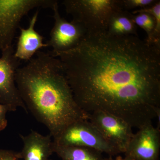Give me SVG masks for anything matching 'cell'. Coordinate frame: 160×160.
Returning a JSON list of instances; mask_svg holds the SVG:
<instances>
[{
    "instance_id": "obj_13",
    "label": "cell",
    "mask_w": 160,
    "mask_h": 160,
    "mask_svg": "<svg viewBox=\"0 0 160 160\" xmlns=\"http://www.w3.org/2000/svg\"><path fill=\"white\" fill-rule=\"evenodd\" d=\"M137 29V26L132 18V13L130 12L122 9L112 16L107 32L109 34L115 36H138Z\"/></svg>"
},
{
    "instance_id": "obj_12",
    "label": "cell",
    "mask_w": 160,
    "mask_h": 160,
    "mask_svg": "<svg viewBox=\"0 0 160 160\" xmlns=\"http://www.w3.org/2000/svg\"><path fill=\"white\" fill-rule=\"evenodd\" d=\"M160 9V2H158L151 7L139 9V13L132 14L136 26L146 32L147 42L160 47V20L154 15Z\"/></svg>"
},
{
    "instance_id": "obj_16",
    "label": "cell",
    "mask_w": 160,
    "mask_h": 160,
    "mask_svg": "<svg viewBox=\"0 0 160 160\" xmlns=\"http://www.w3.org/2000/svg\"><path fill=\"white\" fill-rule=\"evenodd\" d=\"M21 159L19 152L0 149V160H20Z\"/></svg>"
},
{
    "instance_id": "obj_7",
    "label": "cell",
    "mask_w": 160,
    "mask_h": 160,
    "mask_svg": "<svg viewBox=\"0 0 160 160\" xmlns=\"http://www.w3.org/2000/svg\"><path fill=\"white\" fill-rule=\"evenodd\" d=\"M0 57V103L8 107L9 111L22 108L28 112L20 96L15 82L16 72L20 60L14 55L13 45L1 52Z\"/></svg>"
},
{
    "instance_id": "obj_17",
    "label": "cell",
    "mask_w": 160,
    "mask_h": 160,
    "mask_svg": "<svg viewBox=\"0 0 160 160\" xmlns=\"http://www.w3.org/2000/svg\"><path fill=\"white\" fill-rule=\"evenodd\" d=\"M9 111L7 106L0 103V131H3L7 127L8 120L6 118V114Z\"/></svg>"
},
{
    "instance_id": "obj_14",
    "label": "cell",
    "mask_w": 160,
    "mask_h": 160,
    "mask_svg": "<svg viewBox=\"0 0 160 160\" xmlns=\"http://www.w3.org/2000/svg\"><path fill=\"white\" fill-rule=\"evenodd\" d=\"M53 153L61 160H104L103 153L86 147L59 146L53 142Z\"/></svg>"
},
{
    "instance_id": "obj_9",
    "label": "cell",
    "mask_w": 160,
    "mask_h": 160,
    "mask_svg": "<svg viewBox=\"0 0 160 160\" xmlns=\"http://www.w3.org/2000/svg\"><path fill=\"white\" fill-rule=\"evenodd\" d=\"M160 150V128L151 123L133 134L124 154L132 160H159Z\"/></svg>"
},
{
    "instance_id": "obj_8",
    "label": "cell",
    "mask_w": 160,
    "mask_h": 160,
    "mask_svg": "<svg viewBox=\"0 0 160 160\" xmlns=\"http://www.w3.org/2000/svg\"><path fill=\"white\" fill-rule=\"evenodd\" d=\"M52 10L54 26L46 43L52 49V54L69 51L78 45L86 35V31L82 25L72 20L69 22L62 17L57 4Z\"/></svg>"
},
{
    "instance_id": "obj_6",
    "label": "cell",
    "mask_w": 160,
    "mask_h": 160,
    "mask_svg": "<svg viewBox=\"0 0 160 160\" xmlns=\"http://www.w3.org/2000/svg\"><path fill=\"white\" fill-rule=\"evenodd\" d=\"M88 120L103 138L119 154L125 153L134 133L125 121L102 111L89 113Z\"/></svg>"
},
{
    "instance_id": "obj_3",
    "label": "cell",
    "mask_w": 160,
    "mask_h": 160,
    "mask_svg": "<svg viewBox=\"0 0 160 160\" xmlns=\"http://www.w3.org/2000/svg\"><path fill=\"white\" fill-rule=\"evenodd\" d=\"M62 3L72 21L82 25L86 33L107 31L112 16L124 9L122 0H64Z\"/></svg>"
},
{
    "instance_id": "obj_15",
    "label": "cell",
    "mask_w": 160,
    "mask_h": 160,
    "mask_svg": "<svg viewBox=\"0 0 160 160\" xmlns=\"http://www.w3.org/2000/svg\"><path fill=\"white\" fill-rule=\"evenodd\" d=\"M158 0H122L123 9L129 12L149 8Z\"/></svg>"
},
{
    "instance_id": "obj_10",
    "label": "cell",
    "mask_w": 160,
    "mask_h": 160,
    "mask_svg": "<svg viewBox=\"0 0 160 160\" xmlns=\"http://www.w3.org/2000/svg\"><path fill=\"white\" fill-rule=\"evenodd\" d=\"M38 14L37 11L33 14L28 28H19L20 34L14 50V55L20 61H29L40 49L48 47L46 43L43 42V37L35 29Z\"/></svg>"
},
{
    "instance_id": "obj_1",
    "label": "cell",
    "mask_w": 160,
    "mask_h": 160,
    "mask_svg": "<svg viewBox=\"0 0 160 160\" xmlns=\"http://www.w3.org/2000/svg\"><path fill=\"white\" fill-rule=\"evenodd\" d=\"M62 65L76 102L138 129L160 116V47L134 35L86 33L76 47L52 54Z\"/></svg>"
},
{
    "instance_id": "obj_4",
    "label": "cell",
    "mask_w": 160,
    "mask_h": 160,
    "mask_svg": "<svg viewBox=\"0 0 160 160\" xmlns=\"http://www.w3.org/2000/svg\"><path fill=\"white\" fill-rule=\"evenodd\" d=\"M56 0H0V52L12 46L22 18L36 8L52 9Z\"/></svg>"
},
{
    "instance_id": "obj_11",
    "label": "cell",
    "mask_w": 160,
    "mask_h": 160,
    "mask_svg": "<svg viewBox=\"0 0 160 160\" xmlns=\"http://www.w3.org/2000/svg\"><path fill=\"white\" fill-rule=\"evenodd\" d=\"M23 147L20 152L24 160H49L53 153V141L50 134L43 135L32 130L26 135H20Z\"/></svg>"
},
{
    "instance_id": "obj_5",
    "label": "cell",
    "mask_w": 160,
    "mask_h": 160,
    "mask_svg": "<svg viewBox=\"0 0 160 160\" xmlns=\"http://www.w3.org/2000/svg\"><path fill=\"white\" fill-rule=\"evenodd\" d=\"M52 141L59 146L94 149L109 157L119 154L88 120H79L71 123L52 138Z\"/></svg>"
},
{
    "instance_id": "obj_2",
    "label": "cell",
    "mask_w": 160,
    "mask_h": 160,
    "mask_svg": "<svg viewBox=\"0 0 160 160\" xmlns=\"http://www.w3.org/2000/svg\"><path fill=\"white\" fill-rule=\"evenodd\" d=\"M15 82L27 110L52 138L71 123L88 120L75 101L62 62L50 52L40 50L19 67Z\"/></svg>"
},
{
    "instance_id": "obj_19",
    "label": "cell",
    "mask_w": 160,
    "mask_h": 160,
    "mask_svg": "<svg viewBox=\"0 0 160 160\" xmlns=\"http://www.w3.org/2000/svg\"><path fill=\"white\" fill-rule=\"evenodd\" d=\"M49 160H52V159H49Z\"/></svg>"
},
{
    "instance_id": "obj_18",
    "label": "cell",
    "mask_w": 160,
    "mask_h": 160,
    "mask_svg": "<svg viewBox=\"0 0 160 160\" xmlns=\"http://www.w3.org/2000/svg\"><path fill=\"white\" fill-rule=\"evenodd\" d=\"M104 160H132L131 159L129 158H126L125 157L124 158H122L121 157H118L116 158H112V157H109L108 158H104Z\"/></svg>"
}]
</instances>
